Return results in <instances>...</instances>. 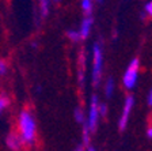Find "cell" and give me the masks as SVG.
Instances as JSON below:
<instances>
[{"mask_svg":"<svg viewBox=\"0 0 152 151\" xmlns=\"http://www.w3.org/2000/svg\"><path fill=\"white\" fill-rule=\"evenodd\" d=\"M19 131L20 138L26 143H33L35 139V121L30 112L22 110L19 116Z\"/></svg>","mask_w":152,"mask_h":151,"instance_id":"cell-1","label":"cell"},{"mask_svg":"<svg viewBox=\"0 0 152 151\" xmlns=\"http://www.w3.org/2000/svg\"><path fill=\"white\" fill-rule=\"evenodd\" d=\"M139 59H133L132 61H130L129 67L126 68V71H125V74H124V86L126 88H132L134 87V85H136L137 82V76H139Z\"/></svg>","mask_w":152,"mask_h":151,"instance_id":"cell-2","label":"cell"},{"mask_svg":"<svg viewBox=\"0 0 152 151\" xmlns=\"http://www.w3.org/2000/svg\"><path fill=\"white\" fill-rule=\"evenodd\" d=\"M102 71V50L99 45H94V68H92V83L96 86L99 83V76Z\"/></svg>","mask_w":152,"mask_h":151,"instance_id":"cell-3","label":"cell"},{"mask_svg":"<svg viewBox=\"0 0 152 151\" xmlns=\"http://www.w3.org/2000/svg\"><path fill=\"white\" fill-rule=\"evenodd\" d=\"M99 106H98V97L96 95H92L91 97V105H90V114H88V121H87V125L88 129L94 131L96 128V124H98V117H99Z\"/></svg>","mask_w":152,"mask_h":151,"instance_id":"cell-4","label":"cell"},{"mask_svg":"<svg viewBox=\"0 0 152 151\" xmlns=\"http://www.w3.org/2000/svg\"><path fill=\"white\" fill-rule=\"evenodd\" d=\"M134 104V99H133L132 95L125 99V105H124V110H122V114L120 117V121H118V127H120L121 131L126 128V124H128V120H129V114H130V110H132V106Z\"/></svg>","mask_w":152,"mask_h":151,"instance_id":"cell-5","label":"cell"},{"mask_svg":"<svg viewBox=\"0 0 152 151\" xmlns=\"http://www.w3.org/2000/svg\"><path fill=\"white\" fill-rule=\"evenodd\" d=\"M91 25H92V18L88 16V18H86L84 21L82 22V26H80V30H79V37L80 38H87L90 34V30H91Z\"/></svg>","mask_w":152,"mask_h":151,"instance_id":"cell-6","label":"cell"},{"mask_svg":"<svg viewBox=\"0 0 152 151\" xmlns=\"http://www.w3.org/2000/svg\"><path fill=\"white\" fill-rule=\"evenodd\" d=\"M7 144H8V147H11L12 150H19V147H20V139H18L15 135H8V138H7Z\"/></svg>","mask_w":152,"mask_h":151,"instance_id":"cell-7","label":"cell"},{"mask_svg":"<svg viewBox=\"0 0 152 151\" xmlns=\"http://www.w3.org/2000/svg\"><path fill=\"white\" fill-rule=\"evenodd\" d=\"M113 90H114V80H113V78H109L107 83H106V95H107V97H111Z\"/></svg>","mask_w":152,"mask_h":151,"instance_id":"cell-8","label":"cell"},{"mask_svg":"<svg viewBox=\"0 0 152 151\" xmlns=\"http://www.w3.org/2000/svg\"><path fill=\"white\" fill-rule=\"evenodd\" d=\"M82 7H83V11H84L86 14H91V10H92V3L90 1V0H83L82 1Z\"/></svg>","mask_w":152,"mask_h":151,"instance_id":"cell-9","label":"cell"},{"mask_svg":"<svg viewBox=\"0 0 152 151\" xmlns=\"http://www.w3.org/2000/svg\"><path fill=\"white\" fill-rule=\"evenodd\" d=\"M75 119L77 123H84V114H83V110L80 108H76L75 110Z\"/></svg>","mask_w":152,"mask_h":151,"instance_id":"cell-10","label":"cell"},{"mask_svg":"<svg viewBox=\"0 0 152 151\" xmlns=\"http://www.w3.org/2000/svg\"><path fill=\"white\" fill-rule=\"evenodd\" d=\"M8 104H10L8 98H7V97H0V113H1V112H3V110L8 106Z\"/></svg>","mask_w":152,"mask_h":151,"instance_id":"cell-11","label":"cell"},{"mask_svg":"<svg viewBox=\"0 0 152 151\" xmlns=\"http://www.w3.org/2000/svg\"><path fill=\"white\" fill-rule=\"evenodd\" d=\"M88 125H87V123H84V128H83V139H84V144L87 146L88 144Z\"/></svg>","mask_w":152,"mask_h":151,"instance_id":"cell-12","label":"cell"},{"mask_svg":"<svg viewBox=\"0 0 152 151\" xmlns=\"http://www.w3.org/2000/svg\"><path fill=\"white\" fill-rule=\"evenodd\" d=\"M66 35H68L72 41H76L77 38H80L79 37V32H76V30H68V32H66Z\"/></svg>","mask_w":152,"mask_h":151,"instance_id":"cell-13","label":"cell"},{"mask_svg":"<svg viewBox=\"0 0 152 151\" xmlns=\"http://www.w3.org/2000/svg\"><path fill=\"white\" fill-rule=\"evenodd\" d=\"M48 6H49V1H41V13L42 16H46L48 15Z\"/></svg>","mask_w":152,"mask_h":151,"instance_id":"cell-14","label":"cell"},{"mask_svg":"<svg viewBox=\"0 0 152 151\" xmlns=\"http://www.w3.org/2000/svg\"><path fill=\"white\" fill-rule=\"evenodd\" d=\"M7 63L4 61V60H0V75H4V74L7 72Z\"/></svg>","mask_w":152,"mask_h":151,"instance_id":"cell-15","label":"cell"},{"mask_svg":"<svg viewBox=\"0 0 152 151\" xmlns=\"http://www.w3.org/2000/svg\"><path fill=\"white\" fill-rule=\"evenodd\" d=\"M99 116H106V112H107V109H106V105H99Z\"/></svg>","mask_w":152,"mask_h":151,"instance_id":"cell-16","label":"cell"},{"mask_svg":"<svg viewBox=\"0 0 152 151\" xmlns=\"http://www.w3.org/2000/svg\"><path fill=\"white\" fill-rule=\"evenodd\" d=\"M145 11L149 14V15H152V1H149V3L145 4Z\"/></svg>","mask_w":152,"mask_h":151,"instance_id":"cell-17","label":"cell"},{"mask_svg":"<svg viewBox=\"0 0 152 151\" xmlns=\"http://www.w3.org/2000/svg\"><path fill=\"white\" fill-rule=\"evenodd\" d=\"M147 135H148L149 139H152V127H149L148 131H147Z\"/></svg>","mask_w":152,"mask_h":151,"instance_id":"cell-18","label":"cell"},{"mask_svg":"<svg viewBox=\"0 0 152 151\" xmlns=\"http://www.w3.org/2000/svg\"><path fill=\"white\" fill-rule=\"evenodd\" d=\"M148 104L152 106V90H151V93H149V97H148Z\"/></svg>","mask_w":152,"mask_h":151,"instance_id":"cell-19","label":"cell"},{"mask_svg":"<svg viewBox=\"0 0 152 151\" xmlns=\"http://www.w3.org/2000/svg\"><path fill=\"white\" fill-rule=\"evenodd\" d=\"M87 151H95V150H94V148H92V147H90V148H88V150H87Z\"/></svg>","mask_w":152,"mask_h":151,"instance_id":"cell-20","label":"cell"},{"mask_svg":"<svg viewBox=\"0 0 152 151\" xmlns=\"http://www.w3.org/2000/svg\"><path fill=\"white\" fill-rule=\"evenodd\" d=\"M79 151H82V146H79Z\"/></svg>","mask_w":152,"mask_h":151,"instance_id":"cell-21","label":"cell"}]
</instances>
